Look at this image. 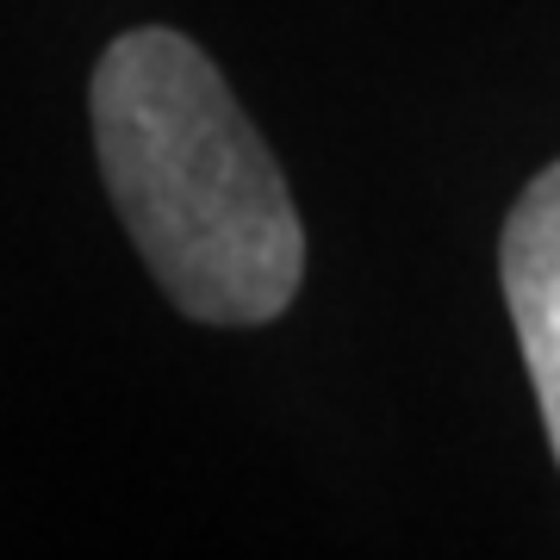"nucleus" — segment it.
Listing matches in <instances>:
<instances>
[{"label": "nucleus", "mask_w": 560, "mask_h": 560, "mask_svg": "<svg viewBox=\"0 0 560 560\" xmlns=\"http://www.w3.org/2000/svg\"><path fill=\"white\" fill-rule=\"evenodd\" d=\"M499 275L523 361H529V381H536L541 399V423H548V442H555L560 460V162L541 168L523 187V200L511 206Z\"/></svg>", "instance_id": "nucleus-2"}, {"label": "nucleus", "mask_w": 560, "mask_h": 560, "mask_svg": "<svg viewBox=\"0 0 560 560\" xmlns=\"http://www.w3.org/2000/svg\"><path fill=\"white\" fill-rule=\"evenodd\" d=\"M94 150L138 256L187 318L268 324L293 305L305 275L300 212L194 38L143 25L106 44Z\"/></svg>", "instance_id": "nucleus-1"}]
</instances>
